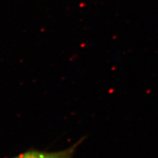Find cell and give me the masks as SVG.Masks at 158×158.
I'll use <instances>...</instances> for the list:
<instances>
[{"mask_svg":"<svg viewBox=\"0 0 158 158\" xmlns=\"http://www.w3.org/2000/svg\"><path fill=\"white\" fill-rule=\"evenodd\" d=\"M80 141L72 147L61 151L57 152H45L39 150H29L25 152L20 154L13 158H73Z\"/></svg>","mask_w":158,"mask_h":158,"instance_id":"6da1fadb","label":"cell"}]
</instances>
